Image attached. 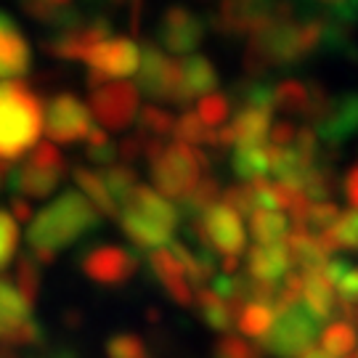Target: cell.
Wrapping results in <instances>:
<instances>
[{
	"mask_svg": "<svg viewBox=\"0 0 358 358\" xmlns=\"http://www.w3.org/2000/svg\"><path fill=\"white\" fill-rule=\"evenodd\" d=\"M321 48V24L313 19H294V6L276 3V16L247 38L244 69L260 77L271 66H294Z\"/></svg>",
	"mask_w": 358,
	"mask_h": 358,
	"instance_id": "6da1fadb",
	"label": "cell"
},
{
	"mask_svg": "<svg viewBox=\"0 0 358 358\" xmlns=\"http://www.w3.org/2000/svg\"><path fill=\"white\" fill-rule=\"evenodd\" d=\"M99 226H101V215L96 213V207L80 192L69 189L29 220V229H27L29 255L40 266H48L56 260L59 250L75 244Z\"/></svg>",
	"mask_w": 358,
	"mask_h": 358,
	"instance_id": "7a4b0ae2",
	"label": "cell"
},
{
	"mask_svg": "<svg viewBox=\"0 0 358 358\" xmlns=\"http://www.w3.org/2000/svg\"><path fill=\"white\" fill-rule=\"evenodd\" d=\"M43 130V101L22 80L0 83V162L24 157L38 146Z\"/></svg>",
	"mask_w": 358,
	"mask_h": 358,
	"instance_id": "3957f363",
	"label": "cell"
},
{
	"mask_svg": "<svg viewBox=\"0 0 358 358\" xmlns=\"http://www.w3.org/2000/svg\"><path fill=\"white\" fill-rule=\"evenodd\" d=\"M143 159L149 162L154 192L170 199H186L202 180V173L210 167V159L202 149H192L186 143L143 141Z\"/></svg>",
	"mask_w": 358,
	"mask_h": 358,
	"instance_id": "277c9868",
	"label": "cell"
},
{
	"mask_svg": "<svg viewBox=\"0 0 358 358\" xmlns=\"http://www.w3.org/2000/svg\"><path fill=\"white\" fill-rule=\"evenodd\" d=\"M66 176V159L53 143H38L24 165L11 170L8 183L19 199H45Z\"/></svg>",
	"mask_w": 358,
	"mask_h": 358,
	"instance_id": "5b68a950",
	"label": "cell"
},
{
	"mask_svg": "<svg viewBox=\"0 0 358 358\" xmlns=\"http://www.w3.org/2000/svg\"><path fill=\"white\" fill-rule=\"evenodd\" d=\"M138 51H141V59L136 72H138V88L143 96H149L152 101H165L186 109L192 101L183 93L178 59L165 56L157 43H143Z\"/></svg>",
	"mask_w": 358,
	"mask_h": 358,
	"instance_id": "8992f818",
	"label": "cell"
},
{
	"mask_svg": "<svg viewBox=\"0 0 358 358\" xmlns=\"http://www.w3.org/2000/svg\"><path fill=\"white\" fill-rule=\"evenodd\" d=\"M319 329V321L308 313L303 303H297V306H289L284 310H276L268 337L257 348L271 353L273 358H300L306 350L313 348Z\"/></svg>",
	"mask_w": 358,
	"mask_h": 358,
	"instance_id": "52a82bcc",
	"label": "cell"
},
{
	"mask_svg": "<svg viewBox=\"0 0 358 358\" xmlns=\"http://www.w3.org/2000/svg\"><path fill=\"white\" fill-rule=\"evenodd\" d=\"M88 106L90 117L99 120V125L106 136L122 133L130 128V122L138 115L141 93L128 80H112V83H103V85L90 90Z\"/></svg>",
	"mask_w": 358,
	"mask_h": 358,
	"instance_id": "ba28073f",
	"label": "cell"
},
{
	"mask_svg": "<svg viewBox=\"0 0 358 358\" xmlns=\"http://www.w3.org/2000/svg\"><path fill=\"white\" fill-rule=\"evenodd\" d=\"M192 231L196 242L202 244L207 252H217L220 257H236L244 255L247 250V234H244L242 217L231 213L229 207L220 202L213 205L202 217L192 220Z\"/></svg>",
	"mask_w": 358,
	"mask_h": 358,
	"instance_id": "9c48e42d",
	"label": "cell"
},
{
	"mask_svg": "<svg viewBox=\"0 0 358 358\" xmlns=\"http://www.w3.org/2000/svg\"><path fill=\"white\" fill-rule=\"evenodd\" d=\"M43 340L40 324L32 319V306L11 279L0 276V343L6 348L35 345Z\"/></svg>",
	"mask_w": 358,
	"mask_h": 358,
	"instance_id": "30bf717a",
	"label": "cell"
},
{
	"mask_svg": "<svg viewBox=\"0 0 358 358\" xmlns=\"http://www.w3.org/2000/svg\"><path fill=\"white\" fill-rule=\"evenodd\" d=\"M141 51L133 38H106L85 56L88 64V88H99L103 83L122 80L138 69Z\"/></svg>",
	"mask_w": 358,
	"mask_h": 358,
	"instance_id": "8fae6325",
	"label": "cell"
},
{
	"mask_svg": "<svg viewBox=\"0 0 358 358\" xmlns=\"http://www.w3.org/2000/svg\"><path fill=\"white\" fill-rule=\"evenodd\" d=\"M80 268L90 282L99 284V287H122L138 273L141 257L128 247L101 244V247H93L83 255Z\"/></svg>",
	"mask_w": 358,
	"mask_h": 358,
	"instance_id": "7c38bea8",
	"label": "cell"
},
{
	"mask_svg": "<svg viewBox=\"0 0 358 358\" xmlns=\"http://www.w3.org/2000/svg\"><path fill=\"white\" fill-rule=\"evenodd\" d=\"M45 133L48 138L56 143H77L90 136L93 130V117H90L88 106L77 99L75 93H59L48 101V109H45Z\"/></svg>",
	"mask_w": 358,
	"mask_h": 358,
	"instance_id": "4fadbf2b",
	"label": "cell"
},
{
	"mask_svg": "<svg viewBox=\"0 0 358 358\" xmlns=\"http://www.w3.org/2000/svg\"><path fill=\"white\" fill-rule=\"evenodd\" d=\"M106 38H112V22L90 19V22H80L77 27H69L64 32L48 38L43 43V48L53 59H62V62H85V56Z\"/></svg>",
	"mask_w": 358,
	"mask_h": 358,
	"instance_id": "5bb4252c",
	"label": "cell"
},
{
	"mask_svg": "<svg viewBox=\"0 0 358 358\" xmlns=\"http://www.w3.org/2000/svg\"><path fill=\"white\" fill-rule=\"evenodd\" d=\"M329 101H332V96L319 83L284 80L273 88V109L292 117H306L313 125L324 117Z\"/></svg>",
	"mask_w": 358,
	"mask_h": 358,
	"instance_id": "9a60e30c",
	"label": "cell"
},
{
	"mask_svg": "<svg viewBox=\"0 0 358 358\" xmlns=\"http://www.w3.org/2000/svg\"><path fill=\"white\" fill-rule=\"evenodd\" d=\"M276 16V3L266 0H231L223 3L213 16V27L220 35L231 38H250L260 27Z\"/></svg>",
	"mask_w": 358,
	"mask_h": 358,
	"instance_id": "2e32d148",
	"label": "cell"
},
{
	"mask_svg": "<svg viewBox=\"0 0 358 358\" xmlns=\"http://www.w3.org/2000/svg\"><path fill=\"white\" fill-rule=\"evenodd\" d=\"M205 38V22L189 8L173 6L162 13L159 22V40L167 53H192Z\"/></svg>",
	"mask_w": 358,
	"mask_h": 358,
	"instance_id": "e0dca14e",
	"label": "cell"
},
{
	"mask_svg": "<svg viewBox=\"0 0 358 358\" xmlns=\"http://www.w3.org/2000/svg\"><path fill=\"white\" fill-rule=\"evenodd\" d=\"M313 130L329 149L332 146L337 149L358 136V93H345L340 99H332Z\"/></svg>",
	"mask_w": 358,
	"mask_h": 358,
	"instance_id": "ac0fdd59",
	"label": "cell"
},
{
	"mask_svg": "<svg viewBox=\"0 0 358 358\" xmlns=\"http://www.w3.org/2000/svg\"><path fill=\"white\" fill-rule=\"evenodd\" d=\"M29 64H32L29 43L11 16L0 11V80L6 83L11 77L27 75Z\"/></svg>",
	"mask_w": 358,
	"mask_h": 358,
	"instance_id": "d6986e66",
	"label": "cell"
},
{
	"mask_svg": "<svg viewBox=\"0 0 358 358\" xmlns=\"http://www.w3.org/2000/svg\"><path fill=\"white\" fill-rule=\"evenodd\" d=\"M122 210H130V213L146 217V220H152V223H159V226H165V229H170V231H176V226H178V220H180L176 205L167 202L165 196H159L152 186H143V183H138V186L133 189V194L125 199Z\"/></svg>",
	"mask_w": 358,
	"mask_h": 358,
	"instance_id": "ffe728a7",
	"label": "cell"
},
{
	"mask_svg": "<svg viewBox=\"0 0 358 358\" xmlns=\"http://www.w3.org/2000/svg\"><path fill=\"white\" fill-rule=\"evenodd\" d=\"M292 271L289 255L284 250V244H273V247H252L247 250V279L266 284H279Z\"/></svg>",
	"mask_w": 358,
	"mask_h": 358,
	"instance_id": "44dd1931",
	"label": "cell"
},
{
	"mask_svg": "<svg viewBox=\"0 0 358 358\" xmlns=\"http://www.w3.org/2000/svg\"><path fill=\"white\" fill-rule=\"evenodd\" d=\"M149 266H152L154 276L162 282L165 287V292L178 303V306L189 308L194 306V289L192 284L186 282V276H183V268L178 266V260L170 255V250L162 247V250H154L152 255H149Z\"/></svg>",
	"mask_w": 358,
	"mask_h": 358,
	"instance_id": "7402d4cb",
	"label": "cell"
},
{
	"mask_svg": "<svg viewBox=\"0 0 358 358\" xmlns=\"http://www.w3.org/2000/svg\"><path fill=\"white\" fill-rule=\"evenodd\" d=\"M284 250L289 255V263L300 268V273H310V271H321L324 263L329 260V252L324 250L319 236H310L303 229H289L287 239H284Z\"/></svg>",
	"mask_w": 358,
	"mask_h": 358,
	"instance_id": "603a6c76",
	"label": "cell"
},
{
	"mask_svg": "<svg viewBox=\"0 0 358 358\" xmlns=\"http://www.w3.org/2000/svg\"><path fill=\"white\" fill-rule=\"evenodd\" d=\"M300 303L319 324H324L327 319H334V313H337L334 287L321 276V271L303 273V297H300Z\"/></svg>",
	"mask_w": 358,
	"mask_h": 358,
	"instance_id": "cb8c5ba5",
	"label": "cell"
},
{
	"mask_svg": "<svg viewBox=\"0 0 358 358\" xmlns=\"http://www.w3.org/2000/svg\"><path fill=\"white\" fill-rule=\"evenodd\" d=\"M178 64L183 93H186L189 101L215 93L220 77H217L215 66H213L210 59H205V56H186V59H178Z\"/></svg>",
	"mask_w": 358,
	"mask_h": 358,
	"instance_id": "d4e9b609",
	"label": "cell"
},
{
	"mask_svg": "<svg viewBox=\"0 0 358 358\" xmlns=\"http://www.w3.org/2000/svg\"><path fill=\"white\" fill-rule=\"evenodd\" d=\"M117 220H120V226L125 231V236L136 247H141V250H152L154 252V250H162V247L173 242V231L159 226V223H152V220H146L141 215H136L130 210H120Z\"/></svg>",
	"mask_w": 358,
	"mask_h": 358,
	"instance_id": "484cf974",
	"label": "cell"
},
{
	"mask_svg": "<svg viewBox=\"0 0 358 358\" xmlns=\"http://www.w3.org/2000/svg\"><path fill=\"white\" fill-rule=\"evenodd\" d=\"M231 167L236 173V178L242 183H252V180L268 178L271 167V149L268 143H236L234 154H231Z\"/></svg>",
	"mask_w": 358,
	"mask_h": 358,
	"instance_id": "4316f807",
	"label": "cell"
},
{
	"mask_svg": "<svg viewBox=\"0 0 358 358\" xmlns=\"http://www.w3.org/2000/svg\"><path fill=\"white\" fill-rule=\"evenodd\" d=\"M72 178H75V183H77V192L83 194L90 205L96 207L99 215H109V217L120 215V207L112 202V196H109V192H106V186H103L101 173H99V170L75 167V170H72Z\"/></svg>",
	"mask_w": 358,
	"mask_h": 358,
	"instance_id": "83f0119b",
	"label": "cell"
},
{
	"mask_svg": "<svg viewBox=\"0 0 358 358\" xmlns=\"http://www.w3.org/2000/svg\"><path fill=\"white\" fill-rule=\"evenodd\" d=\"M22 8L43 24L64 27V29L80 24V8L66 0H35V3H24Z\"/></svg>",
	"mask_w": 358,
	"mask_h": 358,
	"instance_id": "f1b7e54d",
	"label": "cell"
},
{
	"mask_svg": "<svg viewBox=\"0 0 358 358\" xmlns=\"http://www.w3.org/2000/svg\"><path fill=\"white\" fill-rule=\"evenodd\" d=\"M289 217L282 213H263L255 210L250 215V234L257 242V247H273V244H284L287 234H289Z\"/></svg>",
	"mask_w": 358,
	"mask_h": 358,
	"instance_id": "f546056e",
	"label": "cell"
},
{
	"mask_svg": "<svg viewBox=\"0 0 358 358\" xmlns=\"http://www.w3.org/2000/svg\"><path fill=\"white\" fill-rule=\"evenodd\" d=\"M273 306H266V303H244L242 310L236 313L234 324L239 327V332L247 337V340H257L263 343L268 337L271 327H273Z\"/></svg>",
	"mask_w": 358,
	"mask_h": 358,
	"instance_id": "4dcf8cb0",
	"label": "cell"
},
{
	"mask_svg": "<svg viewBox=\"0 0 358 358\" xmlns=\"http://www.w3.org/2000/svg\"><path fill=\"white\" fill-rule=\"evenodd\" d=\"M319 242L324 244V250L329 255L337 250H356L358 252V210L340 213L332 229L319 236Z\"/></svg>",
	"mask_w": 358,
	"mask_h": 358,
	"instance_id": "1f68e13d",
	"label": "cell"
},
{
	"mask_svg": "<svg viewBox=\"0 0 358 358\" xmlns=\"http://www.w3.org/2000/svg\"><path fill=\"white\" fill-rule=\"evenodd\" d=\"M194 303H196L199 316H202V321H205L210 329L229 334V329L234 327V310L220 297H215L207 287H202V289L194 292Z\"/></svg>",
	"mask_w": 358,
	"mask_h": 358,
	"instance_id": "d6a6232c",
	"label": "cell"
},
{
	"mask_svg": "<svg viewBox=\"0 0 358 358\" xmlns=\"http://www.w3.org/2000/svg\"><path fill=\"white\" fill-rule=\"evenodd\" d=\"M173 136H176L178 143H186L192 149H202V152H205V146L207 149H217V133L215 130H207L194 112H183L176 120Z\"/></svg>",
	"mask_w": 358,
	"mask_h": 358,
	"instance_id": "836d02e7",
	"label": "cell"
},
{
	"mask_svg": "<svg viewBox=\"0 0 358 358\" xmlns=\"http://www.w3.org/2000/svg\"><path fill=\"white\" fill-rule=\"evenodd\" d=\"M136 117H138V133L136 136H141L143 141H165L167 136H173L176 117L162 106H157V103L141 106V112Z\"/></svg>",
	"mask_w": 358,
	"mask_h": 358,
	"instance_id": "e575fe53",
	"label": "cell"
},
{
	"mask_svg": "<svg viewBox=\"0 0 358 358\" xmlns=\"http://www.w3.org/2000/svg\"><path fill=\"white\" fill-rule=\"evenodd\" d=\"M220 183H217L213 176H207L196 183V189H194L186 199H180V213L189 217V223L196 220V217H202L210 210L213 205H217V199H220Z\"/></svg>",
	"mask_w": 358,
	"mask_h": 358,
	"instance_id": "d590c367",
	"label": "cell"
},
{
	"mask_svg": "<svg viewBox=\"0 0 358 358\" xmlns=\"http://www.w3.org/2000/svg\"><path fill=\"white\" fill-rule=\"evenodd\" d=\"M101 180H103V186H106V192H109V196H112V202H115L117 207L125 205V199L133 194V189L141 183V180H138V173H136L130 165L106 167V170H101Z\"/></svg>",
	"mask_w": 358,
	"mask_h": 358,
	"instance_id": "8d00e7d4",
	"label": "cell"
},
{
	"mask_svg": "<svg viewBox=\"0 0 358 358\" xmlns=\"http://www.w3.org/2000/svg\"><path fill=\"white\" fill-rule=\"evenodd\" d=\"M356 343V327H350L345 321H332L321 332V350L332 358H348L353 353Z\"/></svg>",
	"mask_w": 358,
	"mask_h": 358,
	"instance_id": "74e56055",
	"label": "cell"
},
{
	"mask_svg": "<svg viewBox=\"0 0 358 358\" xmlns=\"http://www.w3.org/2000/svg\"><path fill=\"white\" fill-rule=\"evenodd\" d=\"M340 217V210L334 202H313L308 205V210L303 213V217L292 223L294 229H303L310 236H321L334 226V220Z\"/></svg>",
	"mask_w": 358,
	"mask_h": 358,
	"instance_id": "f35d334b",
	"label": "cell"
},
{
	"mask_svg": "<svg viewBox=\"0 0 358 358\" xmlns=\"http://www.w3.org/2000/svg\"><path fill=\"white\" fill-rule=\"evenodd\" d=\"M194 115L199 117V122L205 125L207 130H220L229 125L231 117V101L223 96V93H210V96H202L199 103H196V112Z\"/></svg>",
	"mask_w": 358,
	"mask_h": 358,
	"instance_id": "ab89813d",
	"label": "cell"
},
{
	"mask_svg": "<svg viewBox=\"0 0 358 358\" xmlns=\"http://www.w3.org/2000/svg\"><path fill=\"white\" fill-rule=\"evenodd\" d=\"M13 284H16V289L22 292L29 306H35V300H38V289H40V263L35 257L29 255H22L19 257V263H16V273H13Z\"/></svg>",
	"mask_w": 358,
	"mask_h": 358,
	"instance_id": "60d3db41",
	"label": "cell"
},
{
	"mask_svg": "<svg viewBox=\"0 0 358 358\" xmlns=\"http://www.w3.org/2000/svg\"><path fill=\"white\" fill-rule=\"evenodd\" d=\"M85 154H88L90 162H96V165L103 167V170L120 162V157H117V143L109 141V136H106L101 128L90 130V136L85 138Z\"/></svg>",
	"mask_w": 358,
	"mask_h": 358,
	"instance_id": "b9f144b4",
	"label": "cell"
},
{
	"mask_svg": "<svg viewBox=\"0 0 358 358\" xmlns=\"http://www.w3.org/2000/svg\"><path fill=\"white\" fill-rule=\"evenodd\" d=\"M213 358H263V350L242 334H223L213 348Z\"/></svg>",
	"mask_w": 358,
	"mask_h": 358,
	"instance_id": "7bdbcfd3",
	"label": "cell"
},
{
	"mask_svg": "<svg viewBox=\"0 0 358 358\" xmlns=\"http://www.w3.org/2000/svg\"><path fill=\"white\" fill-rule=\"evenodd\" d=\"M236 96H239L242 106H247V109H268V112H273V88L260 83V80L239 83Z\"/></svg>",
	"mask_w": 358,
	"mask_h": 358,
	"instance_id": "ee69618b",
	"label": "cell"
},
{
	"mask_svg": "<svg viewBox=\"0 0 358 358\" xmlns=\"http://www.w3.org/2000/svg\"><path fill=\"white\" fill-rule=\"evenodd\" d=\"M16 247H19V223L13 220L11 213L0 210V271L11 266L16 257Z\"/></svg>",
	"mask_w": 358,
	"mask_h": 358,
	"instance_id": "f6af8a7d",
	"label": "cell"
},
{
	"mask_svg": "<svg viewBox=\"0 0 358 358\" xmlns=\"http://www.w3.org/2000/svg\"><path fill=\"white\" fill-rule=\"evenodd\" d=\"M106 356L109 358H149L146 356L143 340L133 332L112 334L109 343H106Z\"/></svg>",
	"mask_w": 358,
	"mask_h": 358,
	"instance_id": "bcb514c9",
	"label": "cell"
},
{
	"mask_svg": "<svg viewBox=\"0 0 358 358\" xmlns=\"http://www.w3.org/2000/svg\"><path fill=\"white\" fill-rule=\"evenodd\" d=\"M294 136H297V125L289 122V120H279V122H271L266 143L271 149H287V146H292Z\"/></svg>",
	"mask_w": 358,
	"mask_h": 358,
	"instance_id": "7dc6e473",
	"label": "cell"
},
{
	"mask_svg": "<svg viewBox=\"0 0 358 358\" xmlns=\"http://www.w3.org/2000/svg\"><path fill=\"white\" fill-rule=\"evenodd\" d=\"M337 303H345V306H358V266L356 268H350L337 282Z\"/></svg>",
	"mask_w": 358,
	"mask_h": 358,
	"instance_id": "c3c4849f",
	"label": "cell"
},
{
	"mask_svg": "<svg viewBox=\"0 0 358 358\" xmlns=\"http://www.w3.org/2000/svg\"><path fill=\"white\" fill-rule=\"evenodd\" d=\"M348 271H350V263H348V260H343V257H332V260H327V263H324L321 276L332 284V287H337V282L345 276Z\"/></svg>",
	"mask_w": 358,
	"mask_h": 358,
	"instance_id": "681fc988",
	"label": "cell"
},
{
	"mask_svg": "<svg viewBox=\"0 0 358 358\" xmlns=\"http://www.w3.org/2000/svg\"><path fill=\"white\" fill-rule=\"evenodd\" d=\"M343 192H345V199L350 202V207L358 210V162H353L350 170L345 173V178H343Z\"/></svg>",
	"mask_w": 358,
	"mask_h": 358,
	"instance_id": "f907efd6",
	"label": "cell"
},
{
	"mask_svg": "<svg viewBox=\"0 0 358 358\" xmlns=\"http://www.w3.org/2000/svg\"><path fill=\"white\" fill-rule=\"evenodd\" d=\"M38 358H80V356H77L72 348H56V350H48V353H43Z\"/></svg>",
	"mask_w": 358,
	"mask_h": 358,
	"instance_id": "816d5d0a",
	"label": "cell"
},
{
	"mask_svg": "<svg viewBox=\"0 0 358 358\" xmlns=\"http://www.w3.org/2000/svg\"><path fill=\"white\" fill-rule=\"evenodd\" d=\"M13 167L8 165V162H0V192H3V186H6V180H8V176H11Z\"/></svg>",
	"mask_w": 358,
	"mask_h": 358,
	"instance_id": "f5cc1de1",
	"label": "cell"
},
{
	"mask_svg": "<svg viewBox=\"0 0 358 358\" xmlns=\"http://www.w3.org/2000/svg\"><path fill=\"white\" fill-rule=\"evenodd\" d=\"M300 358H332V356H327L321 348H310V350H306V353H303Z\"/></svg>",
	"mask_w": 358,
	"mask_h": 358,
	"instance_id": "db71d44e",
	"label": "cell"
}]
</instances>
